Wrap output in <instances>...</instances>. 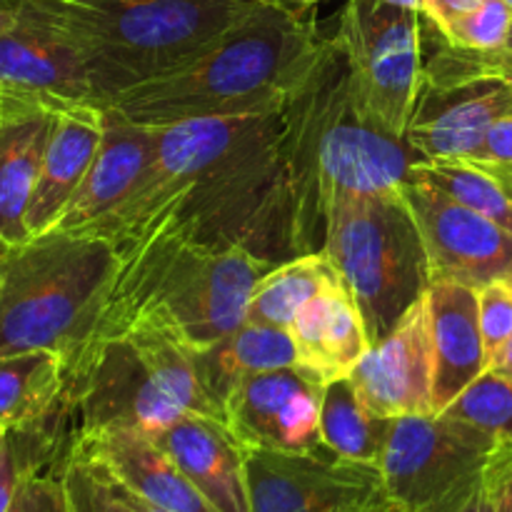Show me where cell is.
<instances>
[{
	"label": "cell",
	"mask_w": 512,
	"mask_h": 512,
	"mask_svg": "<svg viewBox=\"0 0 512 512\" xmlns=\"http://www.w3.org/2000/svg\"><path fill=\"white\" fill-rule=\"evenodd\" d=\"M308 10L293 0H260L198 58L108 105L153 128L280 113L305 88L333 40L320 35Z\"/></svg>",
	"instance_id": "1"
},
{
	"label": "cell",
	"mask_w": 512,
	"mask_h": 512,
	"mask_svg": "<svg viewBox=\"0 0 512 512\" xmlns=\"http://www.w3.org/2000/svg\"><path fill=\"white\" fill-rule=\"evenodd\" d=\"M270 268L243 248L148 240L118 260L93 333L65 378L95 345L120 338L135 323L158 325L193 350L218 343L245 323L250 295Z\"/></svg>",
	"instance_id": "2"
},
{
	"label": "cell",
	"mask_w": 512,
	"mask_h": 512,
	"mask_svg": "<svg viewBox=\"0 0 512 512\" xmlns=\"http://www.w3.org/2000/svg\"><path fill=\"white\" fill-rule=\"evenodd\" d=\"M288 153L298 255L323 253L328 213L345 195L395 190L420 155L405 138L380 133L355 113L335 38L288 105Z\"/></svg>",
	"instance_id": "3"
},
{
	"label": "cell",
	"mask_w": 512,
	"mask_h": 512,
	"mask_svg": "<svg viewBox=\"0 0 512 512\" xmlns=\"http://www.w3.org/2000/svg\"><path fill=\"white\" fill-rule=\"evenodd\" d=\"M260 0H18L83 60L100 108L198 58Z\"/></svg>",
	"instance_id": "4"
},
{
	"label": "cell",
	"mask_w": 512,
	"mask_h": 512,
	"mask_svg": "<svg viewBox=\"0 0 512 512\" xmlns=\"http://www.w3.org/2000/svg\"><path fill=\"white\" fill-rule=\"evenodd\" d=\"M118 255L103 238L50 233L0 245V355L48 350L75 363L98 320Z\"/></svg>",
	"instance_id": "5"
},
{
	"label": "cell",
	"mask_w": 512,
	"mask_h": 512,
	"mask_svg": "<svg viewBox=\"0 0 512 512\" xmlns=\"http://www.w3.org/2000/svg\"><path fill=\"white\" fill-rule=\"evenodd\" d=\"M323 253L353 295L370 345L433 285L418 223L400 188L340 198L328 213Z\"/></svg>",
	"instance_id": "6"
},
{
	"label": "cell",
	"mask_w": 512,
	"mask_h": 512,
	"mask_svg": "<svg viewBox=\"0 0 512 512\" xmlns=\"http://www.w3.org/2000/svg\"><path fill=\"white\" fill-rule=\"evenodd\" d=\"M280 113L160 125L153 158L130 193L78 235L108 240L118 260L130 255L215 168L265 133Z\"/></svg>",
	"instance_id": "7"
},
{
	"label": "cell",
	"mask_w": 512,
	"mask_h": 512,
	"mask_svg": "<svg viewBox=\"0 0 512 512\" xmlns=\"http://www.w3.org/2000/svg\"><path fill=\"white\" fill-rule=\"evenodd\" d=\"M333 38L355 113L380 133L405 138L423 85V15L383 0H348Z\"/></svg>",
	"instance_id": "8"
},
{
	"label": "cell",
	"mask_w": 512,
	"mask_h": 512,
	"mask_svg": "<svg viewBox=\"0 0 512 512\" xmlns=\"http://www.w3.org/2000/svg\"><path fill=\"white\" fill-rule=\"evenodd\" d=\"M498 440L450 415L393 418L380 478L398 512H458L483 488Z\"/></svg>",
	"instance_id": "9"
},
{
	"label": "cell",
	"mask_w": 512,
	"mask_h": 512,
	"mask_svg": "<svg viewBox=\"0 0 512 512\" xmlns=\"http://www.w3.org/2000/svg\"><path fill=\"white\" fill-rule=\"evenodd\" d=\"M250 512H390L378 465L315 453L248 450Z\"/></svg>",
	"instance_id": "10"
},
{
	"label": "cell",
	"mask_w": 512,
	"mask_h": 512,
	"mask_svg": "<svg viewBox=\"0 0 512 512\" xmlns=\"http://www.w3.org/2000/svg\"><path fill=\"white\" fill-rule=\"evenodd\" d=\"M65 403L75 433L140 430L158 438L185 410L155 385L143 360L125 338L95 345L65 378Z\"/></svg>",
	"instance_id": "11"
},
{
	"label": "cell",
	"mask_w": 512,
	"mask_h": 512,
	"mask_svg": "<svg viewBox=\"0 0 512 512\" xmlns=\"http://www.w3.org/2000/svg\"><path fill=\"white\" fill-rule=\"evenodd\" d=\"M400 195L418 223L433 283L480 290L510 278L512 233L508 228L420 183L405 180Z\"/></svg>",
	"instance_id": "12"
},
{
	"label": "cell",
	"mask_w": 512,
	"mask_h": 512,
	"mask_svg": "<svg viewBox=\"0 0 512 512\" xmlns=\"http://www.w3.org/2000/svg\"><path fill=\"white\" fill-rule=\"evenodd\" d=\"M325 383L303 365L240 380L225 400V423L248 450H323L320 410Z\"/></svg>",
	"instance_id": "13"
},
{
	"label": "cell",
	"mask_w": 512,
	"mask_h": 512,
	"mask_svg": "<svg viewBox=\"0 0 512 512\" xmlns=\"http://www.w3.org/2000/svg\"><path fill=\"white\" fill-rule=\"evenodd\" d=\"M505 115H512L510 78L423 83L405 140L420 160H468Z\"/></svg>",
	"instance_id": "14"
},
{
	"label": "cell",
	"mask_w": 512,
	"mask_h": 512,
	"mask_svg": "<svg viewBox=\"0 0 512 512\" xmlns=\"http://www.w3.org/2000/svg\"><path fill=\"white\" fill-rule=\"evenodd\" d=\"M360 398L383 418L433 413V348L425 298L405 318L370 345L350 373Z\"/></svg>",
	"instance_id": "15"
},
{
	"label": "cell",
	"mask_w": 512,
	"mask_h": 512,
	"mask_svg": "<svg viewBox=\"0 0 512 512\" xmlns=\"http://www.w3.org/2000/svg\"><path fill=\"white\" fill-rule=\"evenodd\" d=\"M0 93L55 110L98 105L78 53L23 10H15V23L0 33Z\"/></svg>",
	"instance_id": "16"
},
{
	"label": "cell",
	"mask_w": 512,
	"mask_h": 512,
	"mask_svg": "<svg viewBox=\"0 0 512 512\" xmlns=\"http://www.w3.org/2000/svg\"><path fill=\"white\" fill-rule=\"evenodd\" d=\"M73 445L103 465L123 488L165 512H218L185 478L163 445L140 430L75 433Z\"/></svg>",
	"instance_id": "17"
},
{
	"label": "cell",
	"mask_w": 512,
	"mask_h": 512,
	"mask_svg": "<svg viewBox=\"0 0 512 512\" xmlns=\"http://www.w3.org/2000/svg\"><path fill=\"white\" fill-rule=\"evenodd\" d=\"M155 440L215 510L250 512L248 448L228 425L185 413Z\"/></svg>",
	"instance_id": "18"
},
{
	"label": "cell",
	"mask_w": 512,
	"mask_h": 512,
	"mask_svg": "<svg viewBox=\"0 0 512 512\" xmlns=\"http://www.w3.org/2000/svg\"><path fill=\"white\" fill-rule=\"evenodd\" d=\"M433 348V413L440 415L488 373L478 318V290L433 283L425 293Z\"/></svg>",
	"instance_id": "19"
},
{
	"label": "cell",
	"mask_w": 512,
	"mask_h": 512,
	"mask_svg": "<svg viewBox=\"0 0 512 512\" xmlns=\"http://www.w3.org/2000/svg\"><path fill=\"white\" fill-rule=\"evenodd\" d=\"M155 135L158 128L135 123L120 110L105 105L98 153L53 230L80 233L113 210L130 193L135 180L153 158Z\"/></svg>",
	"instance_id": "20"
},
{
	"label": "cell",
	"mask_w": 512,
	"mask_h": 512,
	"mask_svg": "<svg viewBox=\"0 0 512 512\" xmlns=\"http://www.w3.org/2000/svg\"><path fill=\"white\" fill-rule=\"evenodd\" d=\"M58 110L38 100L5 95L0 118V245L28 243L30 198Z\"/></svg>",
	"instance_id": "21"
},
{
	"label": "cell",
	"mask_w": 512,
	"mask_h": 512,
	"mask_svg": "<svg viewBox=\"0 0 512 512\" xmlns=\"http://www.w3.org/2000/svg\"><path fill=\"white\" fill-rule=\"evenodd\" d=\"M100 138H103V108L73 105L58 110L40 165L38 185L25 215L30 238L50 233L63 218L65 208L98 153Z\"/></svg>",
	"instance_id": "22"
},
{
	"label": "cell",
	"mask_w": 512,
	"mask_h": 512,
	"mask_svg": "<svg viewBox=\"0 0 512 512\" xmlns=\"http://www.w3.org/2000/svg\"><path fill=\"white\" fill-rule=\"evenodd\" d=\"M288 330L298 365L323 383L348 378L370 350L363 315L340 278L308 300Z\"/></svg>",
	"instance_id": "23"
},
{
	"label": "cell",
	"mask_w": 512,
	"mask_h": 512,
	"mask_svg": "<svg viewBox=\"0 0 512 512\" xmlns=\"http://www.w3.org/2000/svg\"><path fill=\"white\" fill-rule=\"evenodd\" d=\"M193 358L205 390L225 413V400L240 380L298 365V350L288 328L245 320L218 343L193 350Z\"/></svg>",
	"instance_id": "24"
},
{
	"label": "cell",
	"mask_w": 512,
	"mask_h": 512,
	"mask_svg": "<svg viewBox=\"0 0 512 512\" xmlns=\"http://www.w3.org/2000/svg\"><path fill=\"white\" fill-rule=\"evenodd\" d=\"M65 405V373L58 355L48 350L0 355V428L38 423Z\"/></svg>",
	"instance_id": "25"
},
{
	"label": "cell",
	"mask_w": 512,
	"mask_h": 512,
	"mask_svg": "<svg viewBox=\"0 0 512 512\" xmlns=\"http://www.w3.org/2000/svg\"><path fill=\"white\" fill-rule=\"evenodd\" d=\"M120 338L133 345L150 378L175 405H180L185 413L208 415V418L225 423L223 408L210 398L203 380H200L193 348H188L183 340H178L168 330L158 328L153 323L130 325Z\"/></svg>",
	"instance_id": "26"
},
{
	"label": "cell",
	"mask_w": 512,
	"mask_h": 512,
	"mask_svg": "<svg viewBox=\"0 0 512 512\" xmlns=\"http://www.w3.org/2000/svg\"><path fill=\"white\" fill-rule=\"evenodd\" d=\"M393 418H383L360 398L355 383L338 378L325 383L320 410V438L323 448L350 463L378 465L388 443Z\"/></svg>",
	"instance_id": "27"
},
{
	"label": "cell",
	"mask_w": 512,
	"mask_h": 512,
	"mask_svg": "<svg viewBox=\"0 0 512 512\" xmlns=\"http://www.w3.org/2000/svg\"><path fill=\"white\" fill-rule=\"evenodd\" d=\"M335 280L338 273L325 253H308L285 260L258 280L250 295L245 320L290 328L300 308Z\"/></svg>",
	"instance_id": "28"
},
{
	"label": "cell",
	"mask_w": 512,
	"mask_h": 512,
	"mask_svg": "<svg viewBox=\"0 0 512 512\" xmlns=\"http://www.w3.org/2000/svg\"><path fill=\"white\" fill-rule=\"evenodd\" d=\"M408 183H420L445 198L495 220L512 233V195L500 178L468 160H415Z\"/></svg>",
	"instance_id": "29"
},
{
	"label": "cell",
	"mask_w": 512,
	"mask_h": 512,
	"mask_svg": "<svg viewBox=\"0 0 512 512\" xmlns=\"http://www.w3.org/2000/svg\"><path fill=\"white\" fill-rule=\"evenodd\" d=\"M65 493V512H140L123 485L100 463L80 453L70 440L58 465Z\"/></svg>",
	"instance_id": "30"
},
{
	"label": "cell",
	"mask_w": 512,
	"mask_h": 512,
	"mask_svg": "<svg viewBox=\"0 0 512 512\" xmlns=\"http://www.w3.org/2000/svg\"><path fill=\"white\" fill-rule=\"evenodd\" d=\"M445 415L485 430L498 443H512V385L493 373L480 375Z\"/></svg>",
	"instance_id": "31"
},
{
	"label": "cell",
	"mask_w": 512,
	"mask_h": 512,
	"mask_svg": "<svg viewBox=\"0 0 512 512\" xmlns=\"http://www.w3.org/2000/svg\"><path fill=\"white\" fill-rule=\"evenodd\" d=\"M512 25L510 0H485L470 13L443 25L440 35L455 48L465 50H495L505 43Z\"/></svg>",
	"instance_id": "32"
},
{
	"label": "cell",
	"mask_w": 512,
	"mask_h": 512,
	"mask_svg": "<svg viewBox=\"0 0 512 512\" xmlns=\"http://www.w3.org/2000/svg\"><path fill=\"white\" fill-rule=\"evenodd\" d=\"M478 318L490 370L512 338V285L508 280H495L478 290Z\"/></svg>",
	"instance_id": "33"
},
{
	"label": "cell",
	"mask_w": 512,
	"mask_h": 512,
	"mask_svg": "<svg viewBox=\"0 0 512 512\" xmlns=\"http://www.w3.org/2000/svg\"><path fill=\"white\" fill-rule=\"evenodd\" d=\"M58 465L60 463H55L53 468L30 475L20 485L10 512H65V493L63 483H60Z\"/></svg>",
	"instance_id": "34"
},
{
	"label": "cell",
	"mask_w": 512,
	"mask_h": 512,
	"mask_svg": "<svg viewBox=\"0 0 512 512\" xmlns=\"http://www.w3.org/2000/svg\"><path fill=\"white\" fill-rule=\"evenodd\" d=\"M468 163L488 170L500 180H512V115H505L498 123H493V128L488 130L480 148L470 155Z\"/></svg>",
	"instance_id": "35"
},
{
	"label": "cell",
	"mask_w": 512,
	"mask_h": 512,
	"mask_svg": "<svg viewBox=\"0 0 512 512\" xmlns=\"http://www.w3.org/2000/svg\"><path fill=\"white\" fill-rule=\"evenodd\" d=\"M483 485L495 512H512V443H498L493 450Z\"/></svg>",
	"instance_id": "36"
},
{
	"label": "cell",
	"mask_w": 512,
	"mask_h": 512,
	"mask_svg": "<svg viewBox=\"0 0 512 512\" xmlns=\"http://www.w3.org/2000/svg\"><path fill=\"white\" fill-rule=\"evenodd\" d=\"M483 3L485 0H423V18L430 20L435 28H443L450 20L470 13Z\"/></svg>",
	"instance_id": "37"
},
{
	"label": "cell",
	"mask_w": 512,
	"mask_h": 512,
	"mask_svg": "<svg viewBox=\"0 0 512 512\" xmlns=\"http://www.w3.org/2000/svg\"><path fill=\"white\" fill-rule=\"evenodd\" d=\"M488 373L498 375L500 380H505V383L512 385V338H510V343L503 348V353L495 358V363L490 365Z\"/></svg>",
	"instance_id": "38"
},
{
	"label": "cell",
	"mask_w": 512,
	"mask_h": 512,
	"mask_svg": "<svg viewBox=\"0 0 512 512\" xmlns=\"http://www.w3.org/2000/svg\"><path fill=\"white\" fill-rule=\"evenodd\" d=\"M458 512H495L493 503H490V498H488V490H485V485Z\"/></svg>",
	"instance_id": "39"
},
{
	"label": "cell",
	"mask_w": 512,
	"mask_h": 512,
	"mask_svg": "<svg viewBox=\"0 0 512 512\" xmlns=\"http://www.w3.org/2000/svg\"><path fill=\"white\" fill-rule=\"evenodd\" d=\"M15 10H18V0H0V33L15 23Z\"/></svg>",
	"instance_id": "40"
},
{
	"label": "cell",
	"mask_w": 512,
	"mask_h": 512,
	"mask_svg": "<svg viewBox=\"0 0 512 512\" xmlns=\"http://www.w3.org/2000/svg\"><path fill=\"white\" fill-rule=\"evenodd\" d=\"M383 3L395 5V8L413 10V13H420V15H423V0H383Z\"/></svg>",
	"instance_id": "41"
},
{
	"label": "cell",
	"mask_w": 512,
	"mask_h": 512,
	"mask_svg": "<svg viewBox=\"0 0 512 512\" xmlns=\"http://www.w3.org/2000/svg\"><path fill=\"white\" fill-rule=\"evenodd\" d=\"M123 490H125V493H128V498H130V500H133V505H135V508H138L140 512H165V510L155 508V505L145 503V500H140V498H138V495H135V493H130V490H128V488H123Z\"/></svg>",
	"instance_id": "42"
},
{
	"label": "cell",
	"mask_w": 512,
	"mask_h": 512,
	"mask_svg": "<svg viewBox=\"0 0 512 512\" xmlns=\"http://www.w3.org/2000/svg\"><path fill=\"white\" fill-rule=\"evenodd\" d=\"M5 438H8V430L0 428V458H3V450H5Z\"/></svg>",
	"instance_id": "43"
},
{
	"label": "cell",
	"mask_w": 512,
	"mask_h": 512,
	"mask_svg": "<svg viewBox=\"0 0 512 512\" xmlns=\"http://www.w3.org/2000/svg\"><path fill=\"white\" fill-rule=\"evenodd\" d=\"M293 3H298V5H318V3H323V0H293Z\"/></svg>",
	"instance_id": "44"
},
{
	"label": "cell",
	"mask_w": 512,
	"mask_h": 512,
	"mask_svg": "<svg viewBox=\"0 0 512 512\" xmlns=\"http://www.w3.org/2000/svg\"><path fill=\"white\" fill-rule=\"evenodd\" d=\"M3 100H5V95L0 93V118H3Z\"/></svg>",
	"instance_id": "45"
},
{
	"label": "cell",
	"mask_w": 512,
	"mask_h": 512,
	"mask_svg": "<svg viewBox=\"0 0 512 512\" xmlns=\"http://www.w3.org/2000/svg\"><path fill=\"white\" fill-rule=\"evenodd\" d=\"M503 183H505V188H508L510 195H512V180H503Z\"/></svg>",
	"instance_id": "46"
},
{
	"label": "cell",
	"mask_w": 512,
	"mask_h": 512,
	"mask_svg": "<svg viewBox=\"0 0 512 512\" xmlns=\"http://www.w3.org/2000/svg\"><path fill=\"white\" fill-rule=\"evenodd\" d=\"M508 283H510V285H512V273H510V278H508Z\"/></svg>",
	"instance_id": "47"
},
{
	"label": "cell",
	"mask_w": 512,
	"mask_h": 512,
	"mask_svg": "<svg viewBox=\"0 0 512 512\" xmlns=\"http://www.w3.org/2000/svg\"><path fill=\"white\" fill-rule=\"evenodd\" d=\"M390 512H398V510H395V508H393V510H390Z\"/></svg>",
	"instance_id": "48"
},
{
	"label": "cell",
	"mask_w": 512,
	"mask_h": 512,
	"mask_svg": "<svg viewBox=\"0 0 512 512\" xmlns=\"http://www.w3.org/2000/svg\"><path fill=\"white\" fill-rule=\"evenodd\" d=\"M510 3H512V0H510Z\"/></svg>",
	"instance_id": "49"
}]
</instances>
